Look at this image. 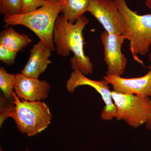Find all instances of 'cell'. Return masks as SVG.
<instances>
[{"instance_id":"cell-1","label":"cell","mask_w":151,"mask_h":151,"mask_svg":"<svg viewBox=\"0 0 151 151\" xmlns=\"http://www.w3.org/2000/svg\"><path fill=\"white\" fill-rule=\"evenodd\" d=\"M89 22V19L82 15L75 23L71 24L61 15L57 19L53 32V42L57 54L66 57L72 52L73 57L70 60L71 69L79 70L85 75L92 73L94 67L84 50L83 30Z\"/></svg>"},{"instance_id":"cell-2","label":"cell","mask_w":151,"mask_h":151,"mask_svg":"<svg viewBox=\"0 0 151 151\" xmlns=\"http://www.w3.org/2000/svg\"><path fill=\"white\" fill-rule=\"evenodd\" d=\"M65 4V0L50 1L32 12L4 17L5 26H24L32 31L52 51H54L56 49L53 42L55 25Z\"/></svg>"},{"instance_id":"cell-3","label":"cell","mask_w":151,"mask_h":151,"mask_svg":"<svg viewBox=\"0 0 151 151\" xmlns=\"http://www.w3.org/2000/svg\"><path fill=\"white\" fill-rule=\"evenodd\" d=\"M124 17L126 30L122 35L129 41L130 51L135 61L144 65L139 55H145L151 46V14L139 15L132 11L126 0H114Z\"/></svg>"},{"instance_id":"cell-4","label":"cell","mask_w":151,"mask_h":151,"mask_svg":"<svg viewBox=\"0 0 151 151\" xmlns=\"http://www.w3.org/2000/svg\"><path fill=\"white\" fill-rule=\"evenodd\" d=\"M13 96L14 105L9 117L14 120L19 131L32 137L46 129L52 117L47 105L40 101L20 100L14 92Z\"/></svg>"},{"instance_id":"cell-5","label":"cell","mask_w":151,"mask_h":151,"mask_svg":"<svg viewBox=\"0 0 151 151\" xmlns=\"http://www.w3.org/2000/svg\"><path fill=\"white\" fill-rule=\"evenodd\" d=\"M116 105L115 119L123 120L132 128L145 124L151 116V99L135 94H122L111 91Z\"/></svg>"},{"instance_id":"cell-6","label":"cell","mask_w":151,"mask_h":151,"mask_svg":"<svg viewBox=\"0 0 151 151\" xmlns=\"http://www.w3.org/2000/svg\"><path fill=\"white\" fill-rule=\"evenodd\" d=\"M89 1L87 12L97 19L105 31L122 35L126 30V24L114 0Z\"/></svg>"},{"instance_id":"cell-7","label":"cell","mask_w":151,"mask_h":151,"mask_svg":"<svg viewBox=\"0 0 151 151\" xmlns=\"http://www.w3.org/2000/svg\"><path fill=\"white\" fill-rule=\"evenodd\" d=\"M108 84L104 79L100 81L92 80L87 78L79 70H75L71 73L66 82V88L68 92L71 94L79 86L86 85L94 88L101 95L105 104L101 113V119L104 121H109L115 118L116 108Z\"/></svg>"},{"instance_id":"cell-8","label":"cell","mask_w":151,"mask_h":151,"mask_svg":"<svg viewBox=\"0 0 151 151\" xmlns=\"http://www.w3.org/2000/svg\"><path fill=\"white\" fill-rule=\"evenodd\" d=\"M104 48V60L107 66L106 75L121 76L125 72L128 60L122 51L125 40L122 35L104 31L101 34Z\"/></svg>"},{"instance_id":"cell-9","label":"cell","mask_w":151,"mask_h":151,"mask_svg":"<svg viewBox=\"0 0 151 151\" xmlns=\"http://www.w3.org/2000/svg\"><path fill=\"white\" fill-rule=\"evenodd\" d=\"M148 73L138 78H124L118 76L107 75L103 79L113 86V90L122 94H135L142 97H151V65Z\"/></svg>"},{"instance_id":"cell-10","label":"cell","mask_w":151,"mask_h":151,"mask_svg":"<svg viewBox=\"0 0 151 151\" xmlns=\"http://www.w3.org/2000/svg\"><path fill=\"white\" fill-rule=\"evenodd\" d=\"M50 87V84L44 80L27 77L22 73L15 75L14 89L21 100L29 102L44 100L48 96Z\"/></svg>"},{"instance_id":"cell-11","label":"cell","mask_w":151,"mask_h":151,"mask_svg":"<svg viewBox=\"0 0 151 151\" xmlns=\"http://www.w3.org/2000/svg\"><path fill=\"white\" fill-rule=\"evenodd\" d=\"M51 50L41 41L30 50V54L21 73L27 77L38 78L52 62L50 59Z\"/></svg>"},{"instance_id":"cell-12","label":"cell","mask_w":151,"mask_h":151,"mask_svg":"<svg viewBox=\"0 0 151 151\" xmlns=\"http://www.w3.org/2000/svg\"><path fill=\"white\" fill-rule=\"evenodd\" d=\"M31 42L28 35L21 34L12 27L4 29L0 34V44L17 52Z\"/></svg>"},{"instance_id":"cell-13","label":"cell","mask_w":151,"mask_h":151,"mask_svg":"<svg viewBox=\"0 0 151 151\" xmlns=\"http://www.w3.org/2000/svg\"><path fill=\"white\" fill-rule=\"evenodd\" d=\"M61 12L69 23H74L78 18L87 12L89 0H65Z\"/></svg>"},{"instance_id":"cell-14","label":"cell","mask_w":151,"mask_h":151,"mask_svg":"<svg viewBox=\"0 0 151 151\" xmlns=\"http://www.w3.org/2000/svg\"><path fill=\"white\" fill-rule=\"evenodd\" d=\"M15 75L8 73L4 68H0V89L6 98L14 101L13 91Z\"/></svg>"},{"instance_id":"cell-15","label":"cell","mask_w":151,"mask_h":151,"mask_svg":"<svg viewBox=\"0 0 151 151\" xmlns=\"http://www.w3.org/2000/svg\"><path fill=\"white\" fill-rule=\"evenodd\" d=\"M22 0H0V13L4 17L21 14Z\"/></svg>"},{"instance_id":"cell-16","label":"cell","mask_w":151,"mask_h":151,"mask_svg":"<svg viewBox=\"0 0 151 151\" xmlns=\"http://www.w3.org/2000/svg\"><path fill=\"white\" fill-rule=\"evenodd\" d=\"M14 105V101H10L4 96L1 97L0 99V127L8 118L9 117L12 108Z\"/></svg>"},{"instance_id":"cell-17","label":"cell","mask_w":151,"mask_h":151,"mask_svg":"<svg viewBox=\"0 0 151 151\" xmlns=\"http://www.w3.org/2000/svg\"><path fill=\"white\" fill-rule=\"evenodd\" d=\"M17 53L16 52L0 44V60L7 65H12L15 63Z\"/></svg>"},{"instance_id":"cell-18","label":"cell","mask_w":151,"mask_h":151,"mask_svg":"<svg viewBox=\"0 0 151 151\" xmlns=\"http://www.w3.org/2000/svg\"><path fill=\"white\" fill-rule=\"evenodd\" d=\"M23 8L22 14L27 13L39 8L45 5L46 0H22Z\"/></svg>"},{"instance_id":"cell-19","label":"cell","mask_w":151,"mask_h":151,"mask_svg":"<svg viewBox=\"0 0 151 151\" xmlns=\"http://www.w3.org/2000/svg\"><path fill=\"white\" fill-rule=\"evenodd\" d=\"M148 58L149 61L151 63V52L149 53ZM145 125L147 129L151 130V116Z\"/></svg>"},{"instance_id":"cell-20","label":"cell","mask_w":151,"mask_h":151,"mask_svg":"<svg viewBox=\"0 0 151 151\" xmlns=\"http://www.w3.org/2000/svg\"><path fill=\"white\" fill-rule=\"evenodd\" d=\"M145 3L147 6L151 10V0H145Z\"/></svg>"},{"instance_id":"cell-21","label":"cell","mask_w":151,"mask_h":151,"mask_svg":"<svg viewBox=\"0 0 151 151\" xmlns=\"http://www.w3.org/2000/svg\"><path fill=\"white\" fill-rule=\"evenodd\" d=\"M46 1H62V0H46Z\"/></svg>"},{"instance_id":"cell-22","label":"cell","mask_w":151,"mask_h":151,"mask_svg":"<svg viewBox=\"0 0 151 151\" xmlns=\"http://www.w3.org/2000/svg\"><path fill=\"white\" fill-rule=\"evenodd\" d=\"M0 151H3L2 150L1 148L0 149ZM25 151H29V150L28 149H27L26 150H25Z\"/></svg>"}]
</instances>
